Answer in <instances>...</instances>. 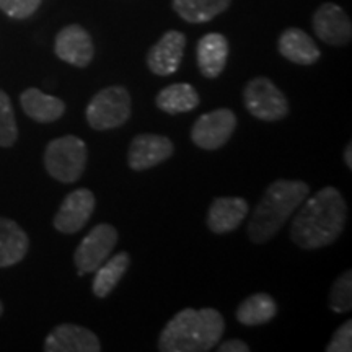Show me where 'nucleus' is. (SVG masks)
Here are the masks:
<instances>
[{"mask_svg": "<svg viewBox=\"0 0 352 352\" xmlns=\"http://www.w3.org/2000/svg\"><path fill=\"white\" fill-rule=\"evenodd\" d=\"M347 222V204L341 191L324 186L300 204L290 226V239L302 250H318L333 245Z\"/></svg>", "mask_w": 352, "mask_h": 352, "instance_id": "nucleus-1", "label": "nucleus"}, {"mask_svg": "<svg viewBox=\"0 0 352 352\" xmlns=\"http://www.w3.org/2000/svg\"><path fill=\"white\" fill-rule=\"evenodd\" d=\"M226 333V320L215 308H184L178 311L158 336L160 352H208Z\"/></svg>", "mask_w": 352, "mask_h": 352, "instance_id": "nucleus-2", "label": "nucleus"}, {"mask_svg": "<svg viewBox=\"0 0 352 352\" xmlns=\"http://www.w3.org/2000/svg\"><path fill=\"white\" fill-rule=\"evenodd\" d=\"M310 186L302 179H276L266 188L248 223L253 243L270 241L307 199Z\"/></svg>", "mask_w": 352, "mask_h": 352, "instance_id": "nucleus-3", "label": "nucleus"}, {"mask_svg": "<svg viewBox=\"0 0 352 352\" xmlns=\"http://www.w3.org/2000/svg\"><path fill=\"white\" fill-rule=\"evenodd\" d=\"M88 148L77 135H63L52 139L44 151V168L57 182L72 184L85 173Z\"/></svg>", "mask_w": 352, "mask_h": 352, "instance_id": "nucleus-4", "label": "nucleus"}, {"mask_svg": "<svg viewBox=\"0 0 352 352\" xmlns=\"http://www.w3.org/2000/svg\"><path fill=\"white\" fill-rule=\"evenodd\" d=\"M131 114L132 98L122 85H109L100 90L85 108L88 126L95 131L118 129L131 120Z\"/></svg>", "mask_w": 352, "mask_h": 352, "instance_id": "nucleus-5", "label": "nucleus"}, {"mask_svg": "<svg viewBox=\"0 0 352 352\" xmlns=\"http://www.w3.org/2000/svg\"><path fill=\"white\" fill-rule=\"evenodd\" d=\"M246 111L264 122L280 121L290 111L289 100L271 78L254 77L243 88Z\"/></svg>", "mask_w": 352, "mask_h": 352, "instance_id": "nucleus-6", "label": "nucleus"}, {"mask_svg": "<svg viewBox=\"0 0 352 352\" xmlns=\"http://www.w3.org/2000/svg\"><path fill=\"white\" fill-rule=\"evenodd\" d=\"M120 235L111 223H98L83 236L74 253L77 274L85 276L95 272L107 259L111 256L114 246L118 245Z\"/></svg>", "mask_w": 352, "mask_h": 352, "instance_id": "nucleus-7", "label": "nucleus"}, {"mask_svg": "<svg viewBox=\"0 0 352 352\" xmlns=\"http://www.w3.org/2000/svg\"><path fill=\"white\" fill-rule=\"evenodd\" d=\"M239 124L230 108H217L201 114L191 127V140L202 151H219L226 145Z\"/></svg>", "mask_w": 352, "mask_h": 352, "instance_id": "nucleus-8", "label": "nucleus"}, {"mask_svg": "<svg viewBox=\"0 0 352 352\" xmlns=\"http://www.w3.org/2000/svg\"><path fill=\"white\" fill-rule=\"evenodd\" d=\"M96 197L88 188L74 189L64 197L63 204L54 215V228L64 235L80 232L95 212Z\"/></svg>", "mask_w": 352, "mask_h": 352, "instance_id": "nucleus-9", "label": "nucleus"}, {"mask_svg": "<svg viewBox=\"0 0 352 352\" xmlns=\"http://www.w3.org/2000/svg\"><path fill=\"white\" fill-rule=\"evenodd\" d=\"M173 152L175 144L170 138L145 132V134H138L131 140L129 151H127V164L134 171L151 170L168 160Z\"/></svg>", "mask_w": 352, "mask_h": 352, "instance_id": "nucleus-10", "label": "nucleus"}, {"mask_svg": "<svg viewBox=\"0 0 352 352\" xmlns=\"http://www.w3.org/2000/svg\"><path fill=\"white\" fill-rule=\"evenodd\" d=\"M54 52L60 60L74 67L85 69L95 57L94 39L80 25H67L57 33Z\"/></svg>", "mask_w": 352, "mask_h": 352, "instance_id": "nucleus-11", "label": "nucleus"}, {"mask_svg": "<svg viewBox=\"0 0 352 352\" xmlns=\"http://www.w3.org/2000/svg\"><path fill=\"white\" fill-rule=\"evenodd\" d=\"M314 30L329 46H346L352 38V25L347 13L338 3L327 2L314 13Z\"/></svg>", "mask_w": 352, "mask_h": 352, "instance_id": "nucleus-12", "label": "nucleus"}, {"mask_svg": "<svg viewBox=\"0 0 352 352\" xmlns=\"http://www.w3.org/2000/svg\"><path fill=\"white\" fill-rule=\"evenodd\" d=\"M186 36L182 32L170 30L153 44L147 54V67L158 77L173 76L182 65Z\"/></svg>", "mask_w": 352, "mask_h": 352, "instance_id": "nucleus-13", "label": "nucleus"}, {"mask_svg": "<svg viewBox=\"0 0 352 352\" xmlns=\"http://www.w3.org/2000/svg\"><path fill=\"white\" fill-rule=\"evenodd\" d=\"M46 352H100L98 336L85 327L63 323L56 327L44 340Z\"/></svg>", "mask_w": 352, "mask_h": 352, "instance_id": "nucleus-14", "label": "nucleus"}, {"mask_svg": "<svg viewBox=\"0 0 352 352\" xmlns=\"http://www.w3.org/2000/svg\"><path fill=\"white\" fill-rule=\"evenodd\" d=\"M248 212V201L243 199V197H215L208 210V220L206 222H208L210 232L223 235V233L235 232L241 226Z\"/></svg>", "mask_w": 352, "mask_h": 352, "instance_id": "nucleus-15", "label": "nucleus"}, {"mask_svg": "<svg viewBox=\"0 0 352 352\" xmlns=\"http://www.w3.org/2000/svg\"><path fill=\"white\" fill-rule=\"evenodd\" d=\"M230 47L223 34L208 33L197 41V69L206 78H217L226 69Z\"/></svg>", "mask_w": 352, "mask_h": 352, "instance_id": "nucleus-16", "label": "nucleus"}, {"mask_svg": "<svg viewBox=\"0 0 352 352\" xmlns=\"http://www.w3.org/2000/svg\"><path fill=\"white\" fill-rule=\"evenodd\" d=\"M20 104L30 120L39 124L59 121L65 113V103L57 96L47 95L39 88H26L20 95Z\"/></svg>", "mask_w": 352, "mask_h": 352, "instance_id": "nucleus-17", "label": "nucleus"}, {"mask_svg": "<svg viewBox=\"0 0 352 352\" xmlns=\"http://www.w3.org/2000/svg\"><path fill=\"white\" fill-rule=\"evenodd\" d=\"M277 50L280 56L298 65H314L321 57V51L314 38L300 28L285 30L277 43Z\"/></svg>", "mask_w": 352, "mask_h": 352, "instance_id": "nucleus-18", "label": "nucleus"}, {"mask_svg": "<svg viewBox=\"0 0 352 352\" xmlns=\"http://www.w3.org/2000/svg\"><path fill=\"white\" fill-rule=\"evenodd\" d=\"M30 250V236L15 220L0 217V270L23 261Z\"/></svg>", "mask_w": 352, "mask_h": 352, "instance_id": "nucleus-19", "label": "nucleus"}, {"mask_svg": "<svg viewBox=\"0 0 352 352\" xmlns=\"http://www.w3.org/2000/svg\"><path fill=\"white\" fill-rule=\"evenodd\" d=\"M201 103V96L191 83H171L162 88L155 96V104L160 111L166 114L189 113L196 109Z\"/></svg>", "mask_w": 352, "mask_h": 352, "instance_id": "nucleus-20", "label": "nucleus"}, {"mask_svg": "<svg viewBox=\"0 0 352 352\" xmlns=\"http://www.w3.org/2000/svg\"><path fill=\"white\" fill-rule=\"evenodd\" d=\"M131 266V256L129 253L121 252L109 256L98 270L95 271L94 284H91V290H94L95 297L107 298L109 294L116 289V285L121 283L122 277L126 276L127 270Z\"/></svg>", "mask_w": 352, "mask_h": 352, "instance_id": "nucleus-21", "label": "nucleus"}, {"mask_svg": "<svg viewBox=\"0 0 352 352\" xmlns=\"http://www.w3.org/2000/svg\"><path fill=\"white\" fill-rule=\"evenodd\" d=\"M277 303L270 294L256 292L246 297L236 308V321L245 327H261L277 316Z\"/></svg>", "mask_w": 352, "mask_h": 352, "instance_id": "nucleus-22", "label": "nucleus"}, {"mask_svg": "<svg viewBox=\"0 0 352 352\" xmlns=\"http://www.w3.org/2000/svg\"><path fill=\"white\" fill-rule=\"evenodd\" d=\"M232 0H173V8L184 21L206 23L230 7Z\"/></svg>", "mask_w": 352, "mask_h": 352, "instance_id": "nucleus-23", "label": "nucleus"}, {"mask_svg": "<svg viewBox=\"0 0 352 352\" xmlns=\"http://www.w3.org/2000/svg\"><path fill=\"white\" fill-rule=\"evenodd\" d=\"M19 139V127H16L15 111L10 96L0 90V147H12Z\"/></svg>", "mask_w": 352, "mask_h": 352, "instance_id": "nucleus-24", "label": "nucleus"}, {"mask_svg": "<svg viewBox=\"0 0 352 352\" xmlns=\"http://www.w3.org/2000/svg\"><path fill=\"white\" fill-rule=\"evenodd\" d=\"M329 308L334 314H346L352 308V271L346 272L334 280L329 294Z\"/></svg>", "mask_w": 352, "mask_h": 352, "instance_id": "nucleus-25", "label": "nucleus"}, {"mask_svg": "<svg viewBox=\"0 0 352 352\" xmlns=\"http://www.w3.org/2000/svg\"><path fill=\"white\" fill-rule=\"evenodd\" d=\"M43 0H0V10L10 19L25 20L32 16Z\"/></svg>", "mask_w": 352, "mask_h": 352, "instance_id": "nucleus-26", "label": "nucleus"}, {"mask_svg": "<svg viewBox=\"0 0 352 352\" xmlns=\"http://www.w3.org/2000/svg\"><path fill=\"white\" fill-rule=\"evenodd\" d=\"M352 351V321L347 320L342 323L336 333L333 334L331 341L327 346V352H351Z\"/></svg>", "mask_w": 352, "mask_h": 352, "instance_id": "nucleus-27", "label": "nucleus"}, {"mask_svg": "<svg viewBox=\"0 0 352 352\" xmlns=\"http://www.w3.org/2000/svg\"><path fill=\"white\" fill-rule=\"evenodd\" d=\"M219 352H250V346L241 340H228L222 344H217Z\"/></svg>", "mask_w": 352, "mask_h": 352, "instance_id": "nucleus-28", "label": "nucleus"}, {"mask_svg": "<svg viewBox=\"0 0 352 352\" xmlns=\"http://www.w3.org/2000/svg\"><path fill=\"white\" fill-rule=\"evenodd\" d=\"M344 164L347 170H352V144L349 142L344 148Z\"/></svg>", "mask_w": 352, "mask_h": 352, "instance_id": "nucleus-29", "label": "nucleus"}, {"mask_svg": "<svg viewBox=\"0 0 352 352\" xmlns=\"http://www.w3.org/2000/svg\"><path fill=\"white\" fill-rule=\"evenodd\" d=\"M3 315V303H2V300H0V316Z\"/></svg>", "mask_w": 352, "mask_h": 352, "instance_id": "nucleus-30", "label": "nucleus"}]
</instances>
